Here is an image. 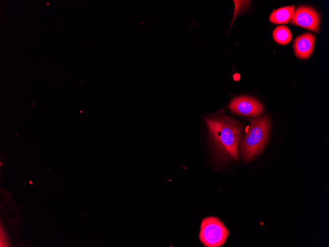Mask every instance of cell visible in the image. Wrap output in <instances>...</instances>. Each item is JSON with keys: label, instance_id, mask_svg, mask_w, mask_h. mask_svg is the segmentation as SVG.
Masks as SVG:
<instances>
[{"label": "cell", "instance_id": "cell-1", "mask_svg": "<svg viewBox=\"0 0 329 247\" xmlns=\"http://www.w3.org/2000/svg\"><path fill=\"white\" fill-rule=\"evenodd\" d=\"M204 119L218 157L223 160H238L242 125L223 113L215 114Z\"/></svg>", "mask_w": 329, "mask_h": 247}, {"label": "cell", "instance_id": "cell-2", "mask_svg": "<svg viewBox=\"0 0 329 247\" xmlns=\"http://www.w3.org/2000/svg\"><path fill=\"white\" fill-rule=\"evenodd\" d=\"M246 119L250 122V126L241 140L240 151L242 158L249 161L258 155L267 143L269 135L270 120L266 115Z\"/></svg>", "mask_w": 329, "mask_h": 247}, {"label": "cell", "instance_id": "cell-3", "mask_svg": "<svg viewBox=\"0 0 329 247\" xmlns=\"http://www.w3.org/2000/svg\"><path fill=\"white\" fill-rule=\"evenodd\" d=\"M229 235V230L218 217L209 216L202 219L199 237L205 247H220L225 244Z\"/></svg>", "mask_w": 329, "mask_h": 247}, {"label": "cell", "instance_id": "cell-4", "mask_svg": "<svg viewBox=\"0 0 329 247\" xmlns=\"http://www.w3.org/2000/svg\"><path fill=\"white\" fill-rule=\"evenodd\" d=\"M230 110L238 115L256 117L263 111L262 104L253 97L241 96L232 99L228 105Z\"/></svg>", "mask_w": 329, "mask_h": 247}, {"label": "cell", "instance_id": "cell-5", "mask_svg": "<svg viewBox=\"0 0 329 247\" xmlns=\"http://www.w3.org/2000/svg\"><path fill=\"white\" fill-rule=\"evenodd\" d=\"M290 24L318 32L320 17L318 12L312 7L299 6L291 19Z\"/></svg>", "mask_w": 329, "mask_h": 247}, {"label": "cell", "instance_id": "cell-6", "mask_svg": "<svg viewBox=\"0 0 329 247\" xmlns=\"http://www.w3.org/2000/svg\"><path fill=\"white\" fill-rule=\"evenodd\" d=\"M315 43V35L310 32H305L299 35L293 43L295 54L301 59L308 58L313 53Z\"/></svg>", "mask_w": 329, "mask_h": 247}, {"label": "cell", "instance_id": "cell-7", "mask_svg": "<svg viewBox=\"0 0 329 247\" xmlns=\"http://www.w3.org/2000/svg\"><path fill=\"white\" fill-rule=\"evenodd\" d=\"M294 13L295 7L293 5L281 7L271 14L269 20L275 24L287 23L291 20Z\"/></svg>", "mask_w": 329, "mask_h": 247}, {"label": "cell", "instance_id": "cell-8", "mask_svg": "<svg viewBox=\"0 0 329 247\" xmlns=\"http://www.w3.org/2000/svg\"><path fill=\"white\" fill-rule=\"evenodd\" d=\"M273 37L279 44H288L292 39V33L289 28L284 25L277 26L273 31Z\"/></svg>", "mask_w": 329, "mask_h": 247}]
</instances>
